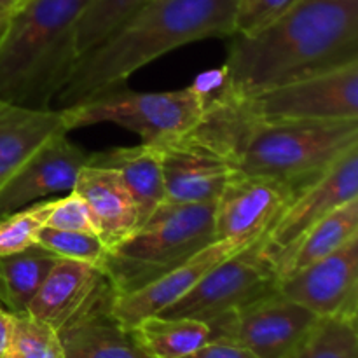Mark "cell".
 Wrapping results in <instances>:
<instances>
[{
	"instance_id": "cell-31",
	"label": "cell",
	"mask_w": 358,
	"mask_h": 358,
	"mask_svg": "<svg viewBox=\"0 0 358 358\" xmlns=\"http://www.w3.org/2000/svg\"><path fill=\"white\" fill-rule=\"evenodd\" d=\"M182 358H257L252 352L240 345H234L229 341H220V339H210L198 350H194L189 355Z\"/></svg>"
},
{
	"instance_id": "cell-3",
	"label": "cell",
	"mask_w": 358,
	"mask_h": 358,
	"mask_svg": "<svg viewBox=\"0 0 358 358\" xmlns=\"http://www.w3.org/2000/svg\"><path fill=\"white\" fill-rule=\"evenodd\" d=\"M236 0H150L135 16L77 59L58 108L126 83L159 56L191 42L233 37Z\"/></svg>"
},
{
	"instance_id": "cell-15",
	"label": "cell",
	"mask_w": 358,
	"mask_h": 358,
	"mask_svg": "<svg viewBox=\"0 0 358 358\" xmlns=\"http://www.w3.org/2000/svg\"><path fill=\"white\" fill-rule=\"evenodd\" d=\"M164 180V201L215 203L236 173L229 161L191 133L156 145Z\"/></svg>"
},
{
	"instance_id": "cell-14",
	"label": "cell",
	"mask_w": 358,
	"mask_h": 358,
	"mask_svg": "<svg viewBox=\"0 0 358 358\" xmlns=\"http://www.w3.org/2000/svg\"><path fill=\"white\" fill-rule=\"evenodd\" d=\"M245 241L215 240L196 252L187 261L180 262L164 275L157 276L138 290L122 296H115L112 303V317L126 331L138 324L140 320L152 315H159L173 303L191 292L215 266L226 261L238 250L245 248Z\"/></svg>"
},
{
	"instance_id": "cell-28",
	"label": "cell",
	"mask_w": 358,
	"mask_h": 358,
	"mask_svg": "<svg viewBox=\"0 0 358 358\" xmlns=\"http://www.w3.org/2000/svg\"><path fill=\"white\" fill-rule=\"evenodd\" d=\"M37 243L58 257L86 262L100 269L105 268L108 248L96 233L62 231L44 226L38 233Z\"/></svg>"
},
{
	"instance_id": "cell-20",
	"label": "cell",
	"mask_w": 358,
	"mask_h": 358,
	"mask_svg": "<svg viewBox=\"0 0 358 358\" xmlns=\"http://www.w3.org/2000/svg\"><path fill=\"white\" fill-rule=\"evenodd\" d=\"M112 303L59 332L65 358H152L136 345L131 332L115 322Z\"/></svg>"
},
{
	"instance_id": "cell-5",
	"label": "cell",
	"mask_w": 358,
	"mask_h": 358,
	"mask_svg": "<svg viewBox=\"0 0 358 358\" xmlns=\"http://www.w3.org/2000/svg\"><path fill=\"white\" fill-rule=\"evenodd\" d=\"M215 240V203L163 201L131 236L108 250L103 271L115 296L135 292Z\"/></svg>"
},
{
	"instance_id": "cell-17",
	"label": "cell",
	"mask_w": 358,
	"mask_h": 358,
	"mask_svg": "<svg viewBox=\"0 0 358 358\" xmlns=\"http://www.w3.org/2000/svg\"><path fill=\"white\" fill-rule=\"evenodd\" d=\"M73 191L86 203L94 231L108 250L140 227L138 205L114 168L86 164L77 175Z\"/></svg>"
},
{
	"instance_id": "cell-29",
	"label": "cell",
	"mask_w": 358,
	"mask_h": 358,
	"mask_svg": "<svg viewBox=\"0 0 358 358\" xmlns=\"http://www.w3.org/2000/svg\"><path fill=\"white\" fill-rule=\"evenodd\" d=\"M299 0H236L234 35H254L289 13Z\"/></svg>"
},
{
	"instance_id": "cell-23",
	"label": "cell",
	"mask_w": 358,
	"mask_h": 358,
	"mask_svg": "<svg viewBox=\"0 0 358 358\" xmlns=\"http://www.w3.org/2000/svg\"><path fill=\"white\" fill-rule=\"evenodd\" d=\"M129 332L152 358H182L210 341L208 324L194 318L152 315L133 325Z\"/></svg>"
},
{
	"instance_id": "cell-32",
	"label": "cell",
	"mask_w": 358,
	"mask_h": 358,
	"mask_svg": "<svg viewBox=\"0 0 358 358\" xmlns=\"http://www.w3.org/2000/svg\"><path fill=\"white\" fill-rule=\"evenodd\" d=\"M10 332H13V313L0 310V358L3 357L7 346H9Z\"/></svg>"
},
{
	"instance_id": "cell-7",
	"label": "cell",
	"mask_w": 358,
	"mask_h": 358,
	"mask_svg": "<svg viewBox=\"0 0 358 358\" xmlns=\"http://www.w3.org/2000/svg\"><path fill=\"white\" fill-rule=\"evenodd\" d=\"M264 236L215 266L191 292L161 311V317L194 318L210 324L278 292L280 271L266 254Z\"/></svg>"
},
{
	"instance_id": "cell-4",
	"label": "cell",
	"mask_w": 358,
	"mask_h": 358,
	"mask_svg": "<svg viewBox=\"0 0 358 358\" xmlns=\"http://www.w3.org/2000/svg\"><path fill=\"white\" fill-rule=\"evenodd\" d=\"M90 0H21L0 34V100L51 110L79 55L77 21Z\"/></svg>"
},
{
	"instance_id": "cell-8",
	"label": "cell",
	"mask_w": 358,
	"mask_h": 358,
	"mask_svg": "<svg viewBox=\"0 0 358 358\" xmlns=\"http://www.w3.org/2000/svg\"><path fill=\"white\" fill-rule=\"evenodd\" d=\"M229 96L243 114L259 121L358 119V62L248 96Z\"/></svg>"
},
{
	"instance_id": "cell-9",
	"label": "cell",
	"mask_w": 358,
	"mask_h": 358,
	"mask_svg": "<svg viewBox=\"0 0 358 358\" xmlns=\"http://www.w3.org/2000/svg\"><path fill=\"white\" fill-rule=\"evenodd\" d=\"M320 318L280 292L210 322V339L240 345L257 358H287Z\"/></svg>"
},
{
	"instance_id": "cell-19",
	"label": "cell",
	"mask_w": 358,
	"mask_h": 358,
	"mask_svg": "<svg viewBox=\"0 0 358 358\" xmlns=\"http://www.w3.org/2000/svg\"><path fill=\"white\" fill-rule=\"evenodd\" d=\"M87 164L114 168L124 180L140 210V226L164 201V180L156 145L115 147L90 154Z\"/></svg>"
},
{
	"instance_id": "cell-33",
	"label": "cell",
	"mask_w": 358,
	"mask_h": 358,
	"mask_svg": "<svg viewBox=\"0 0 358 358\" xmlns=\"http://www.w3.org/2000/svg\"><path fill=\"white\" fill-rule=\"evenodd\" d=\"M20 3L21 0H0V13H13Z\"/></svg>"
},
{
	"instance_id": "cell-6",
	"label": "cell",
	"mask_w": 358,
	"mask_h": 358,
	"mask_svg": "<svg viewBox=\"0 0 358 358\" xmlns=\"http://www.w3.org/2000/svg\"><path fill=\"white\" fill-rule=\"evenodd\" d=\"M206 87L201 79L175 91L138 93L126 83L101 90L77 103L59 108L69 131L83 126L112 122L136 133L147 145H159L191 133L206 107Z\"/></svg>"
},
{
	"instance_id": "cell-26",
	"label": "cell",
	"mask_w": 358,
	"mask_h": 358,
	"mask_svg": "<svg viewBox=\"0 0 358 358\" xmlns=\"http://www.w3.org/2000/svg\"><path fill=\"white\" fill-rule=\"evenodd\" d=\"M2 358H65L62 339L52 327L28 313L13 315V332Z\"/></svg>"
},
{
	"instance_id": "cell-11",
	"label": "cell",
	"mask_w": 358,
	"mask_h": 358,
	"mask_svg": "<svg viewBox=\"0 0 358 358\" xmlns=\"http://www.w3.org/2000/svg\"><path fill=\"white\" fill-rule=\"evenodd\" d=\"M278 292L318 318L358 317V236L327 257L280 278Z\"/></svg>"
},
{
	"instance_id": "cell-10",
	"label": "cell",
	"mask_w": 358,
	"mask_h": 358,
	"mask_svg": "<svg viewBox=\"0 0 358 358\" xmlns=\"http://www.w3.org/2000/svg\"><path fill=\"white\" fill-rule=\"evenodd\" d=\"M358 198V145L350 149L317 182L294 196L264 236V250L278 271L304 234L324 217Z\"/></svg>"
},
{
	"instance_id": "cell-25",
	"label": "cell",
	"mask_w": 358,
	"mask_h": 358,
	"mask_svg": "<svg viewBox=\"0 0 358 358\" xmlns=\"http://www.w3.org/2000/svg\"><path fill=\"white\" fill-rule=\"evenodd\" d=\"M287 358H358L357 320L320 318L299 348Z\"/></svg>"
},
{
	"instance_id": "cell-13",
	"label": "cell",
	"mask_w": 358,
	"mask_h": 358,
	"mask_svg": "<svg viewBox=\"0 0 358 358\" xmlns=\"http://www.w3.org/2000/svg\"><path fill=\"white\" fill-rule=\"evenodd\" d=\"M296 192L268 177L236 171L215 201V238L245 243L259 240L275 226Z\"/></svg>"
},
{
	"instance_id": "cell-12",
	"label": "cell",
	"mask_w": 358,
	"mask_h": 358,
	"mask_svg": "<svg viewBox=\"0 0 358 358\" xmlns=\"http://www.w3.org/2000/svg\"><path fill=\"white\" fill-rule=\"evenodd\" d=\"M114 299L115 289L103 269L59 257L28 304L27 313L59 334Z\"/></svg>"
},
{
	"instance_id": "cell-30",
	"label": "cell",
	"mask_w": 358,
	"mask_h": 358,
	"mask_svg": "<svg viewBox=\"0 0 358 358\" xmlns=\"http://www.w3.org/2000/svg\"><path fill=\"white\" fill-rule=\"evenodd\" d=\"M48 227L62 231H83V233H96L91 220L84 199L76 191L66 192V196L56 199L49 215Z\"/></svg>"
},
{
	"instance_id": "cell-2",
	"label": "cell",
	"mask_w": 358,
	"mask_h": 358,
	"mask_svg": "<svg viewBox=\"0 0 358 358\" xmlns=\"http://www.w3.org/2000/svg\"><path fill=\"white\" fill-rule=\"evenodd\" d=\"M353 62L358 0H299L264 30L233 35L220 87L248 96Z\"/></svg>"
},
{
	"instance_id": "cell-34",
	"label": "cell",
	"mask_w": 358,
	"mask_h": 358,
	"mask_svg": "<svg viewBox=\"0 0 358 358\" xmlns=\"http://www.w3.org/2000/svg\"><path fill=\"white\" fill-rule=\"evenodd\" d=\"M9 16H10V13H0V34H2L3 28H6Z\"/></svg>"
},
{
	"instance_id": "cell-18",
	"label": "cell",
	"mask_w": 358,
	"mask_h": 358,
	"mask_svg": "<svg viewBox=\"0 0 358 358\" xmlns=\"http://www.w3.org/2000/svg\"><path fill=\"white\" fill-rule=\"evenodd\" d=\"M69 133L59 108L30 110L0 100V191L55 136Z\"/></svg>"
},
{
	"instance_id": "cell-27",
	"label": "cell",
	"mask_w": 358,
	"mask_h": 358,
	"mask_svg": "<svg viewBox=\"0 0 358 358\" xmlns=\"http://www.w3.org/2000/svg\"><path fill=\"white\" fill-rule=\"evenodd\" d=\"M56 199H41L0 219V255L16 254L37 245Z\"/></svg>"
},
{
	"instance_id": "cell-1",
	"label": "cell",
	"mask_w": 358,
	"mask_h": 358,
	"mask_svg": "<svg viewBox=\"0 0 358 358\" xmlns=\"http://www.w3.org/2000/svg\"><path fill=\"white\" fill-rule=\"evenodd\" d=\"M220 84L206 93L205 114L191 135L236 171L278 180L297 194L358 145V119L259 121L243 114Z\"/></svg>"
},
{
	"instance_id": "cell-24",
	"label": "cell",
	"mask_w": 358,
	"mask_h": 358,
	"mask_svg": "<svg viewBox=\"0 0 358 358\" xmlns=\"http://www.w3.org/2000/svg\"><path fill=\"white\" fill-rule=\"evenodd\" d=\"M150 0H90L77 21L76 49L80 56L103 42Z\"/></svg>"
},
{
	"instance_id": "cell-16",
	"label": "cell",
	"mask_w": 358,
	"mask_h": 358,
	"mask_svg": "<svg viewBox=\"0 0 358 358\" xmlns=\"http://www.w3.org/2000/svg\"><path fill=\"white\" fill-rule=\"evenodd\" d=\"M87 157L90 154L70 142L66 133L49 140L0 191V219L52 194L73 191Z\"/></svg>"
},
{
	"instance_id": "cell-22",
	"label": "cell",
	"mask_w": 358,
	"mask_h": 358,
	"mask_svg": "<svg viewBox=\"0 0 358 358\" xmlns=\"http://www.w3.org/2000/svg\"><path fill=\"white\" fill-rule=\"evenodd\" d=\"M358 236V198L345 203L327 217L315 224L310 231L290 252L289 257L280 269V278L289 276L332 252L339 250L343 245Z\"/></svg>"
},
{
	"instance_id": "cell-21",
	"label": "cell",
	"mask_w": 358,
	"mask_h": 358,
	"mask_svg": "<svg viewBox=\"0 0 358 358\" xmlns=\"http://www.w3.org/2000/svg\"><path fill=\"white\" fill-rule=\"evenodd\" d=\"M58 255L34 245L16 254L0 255V303L13 315L27 313Z\"/></svg>"
}]
</instances>
